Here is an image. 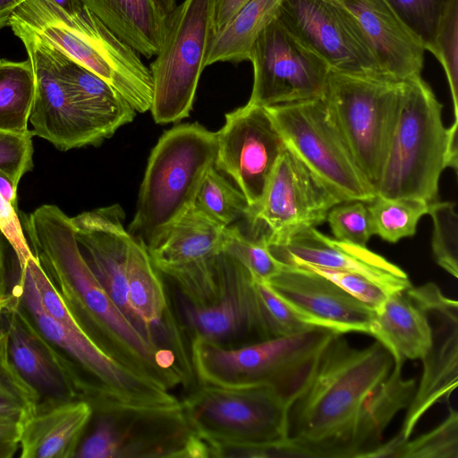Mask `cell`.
<instances>
[{"label": "cell", "mask_w": 458, "mask_h": 458, "mask_svg": "<svg viewBox=\"0 0 458 458\" xmlns=\"http://www.w3.org/2000/svg\"><path fill=\"white\" fill-rule=\"evenodd\" d=\"M125 215L114 204L71 217L80 250L94 276L127 318L154 344L150 329L131 309L125 264L131 233L123 226Z\"/></svg>", "instance_id": "44dd1931"}, {"label": "cell", "mask_w": 458, "mask_h": 458, "mask_svg": "<svg viewBox=\"0 0 458 458\" xmlns=\"http://www.w3.org/2000/svg\"><path fill=\"white\" fill-rule=\"evenodd\" d=\"M35 94V76L29 59H0V130L25 133Z\"/></svg>", "instance_id": "d6a6232c"}, {"label": "cell", "mask_w": 458, "mask_h": 458, "mask_svg": "<svg viewBox=\"0 0 458 458\" xmlns=\"http://www.w3.org/2000/svg\"><path fill=\"white\" fill-rule=\"evenodd\" d=\"M301 267L307 268L326 277L374 311L380 308L388 295L377 284L356 273L315 266H301Z\"/></svg>", "instance_id": "ee69618b"}, {"label": "cell", "mask_w": 458, "mask_h": 458, "mask_svg": "<svg viewBox=\"0 0 458 458\" xmlns=\"http://www.w3.org/2000/svg\"><path fill=\"white\" fill-rule=\"evenodd\" d=\"M0 233L11 245L19 267L33 254L24 235L16 208L0 194Z\"/></svg>", "instance_id": "f6af8a7d"}, {"label": "cell", "mask_w": 458, "mask_h": 458, "mask_svg": "<svg viewBox=\"0 0 458 458\" xmlns=\"http://www.w3.org/2000/svg\"><path fill=\"white\" fill-rule=\"evenodd\" d=\"M433 222L431 247L436 262L458 277V216L452 202L436 200L428 204Z\"/></svg>", "instance_id": "f35d334b"}, {"label": "cell", "mask_w": 458, "mask_h": 458, "mask_svg": "<svg viewBox=\"0 0 458 458\" xmlns=\"http://www.w3.org/2000/svg\"><path fill=\"white\" fill-rule=\"evenodd\" d=\"M33 133H18L0 130V174L15 187L22 176L33 167Z\"/></svg>", "instance_id": "b9f144b4"}, {"label": "cell", "mask_w": 458, "mask_h": 458, "mask_svg": "<svg viewBox=\"0 0 458 458\" xmlns=\"http://www.w3.org/2000/svg\"><path fill=\"white\" fill-rule=\"evenodd\" d=\"M368 204L373 233L391 243L414 235L420 219L428 208V203L411 198L376 196Z\"/></svg>", "instance_id": "e575fe53"}, {"label": "cell", "mask_w": 458, "mask_h": 458, "mask_svg": "<svg viewBox=\"0 0 458 458\" xmlns=\"http://www.w3.org/2000/svg\"><path fill=\"white\" fill-rule=\"evenodd\" d=\"M442 105L421 76L402 82L397 115L375 188L377 196L437 200L443 171H457L458 123L445 127Z\"/></svg>", "instance_id": "3957f363"}, {"label": "cell", "mask_w": 458, "mask_h": 458, "mask_svg": "<svg viewBox=\"0 0 458 458\" xmlns=\"http://www.w3.org/2000/svg\"><path fill=\"white\" fill-rule=\"evenodd\" d=\"M425 308L431 344L421 357L422 374L398 435L407 440L424 414L441 400L449 401L458 385V303L434 283L409 288Z\"/></svg>", "instance_id": "d6986e66"}, {"label": "cell", "mask_w": 458, "mask_h": 458, "mask_svg": "<svg viewBox=\"0 0 458 458\" xmlns=\"http://www.w3.org/2000/svg\"><path fill=\"white\" fill-rule=\"evenodd\" d=\"M403 366L394 363L390 374L368 398L350 439L348 458H366L381 444L382 435L395 415L409 406L417 382L403 377Z\"/></svg>", "instance_id": "f546056e"}, {"label": "cell", "mask_w": 458, "mask_h": 458, "mask_svg": "<svg viewBox=\"0 0 458 458\" xmlns=\"http://www.w3.org/2000/svg\"><path fill=\"white\" fill-rule=\"evenodd\" d=\"M368 458H458V412L449 408L447 417L435 428L411 440L396 435L371 451Z\"/></svg>", "instance_id": "836d02e7"}, {"label": "cell", "mask_w": 458, "mask_h": 458, "mask_svg": "<svg viewBox=\"0 0 458 458\" xmlns=\"http://www.w3.org/2000/svg\"><path fill=\"white\" fill-rule=\"evenodd\" d=\"M122 40L147 58L160 50L166 16L154 0H80Z\"/></svg>", "instance_id": "f1b7e54d"}, {"label": "cell", "mask_w": 458, "mask_h": 458, "mask_svg": "<svg viewBox=\"0 0 458 458\" xmlns=\"http://www.w3.org/2000/svg\"><path fill=\"white\" fill-rule=\"evenodd\" d=\"M22 42L35 76V94L30 115L33 135L55 148L67 151L98 146L114 133L73 100L58 76L44 40L29 30L9 25Z\"/></svg>", "instance_id": "e0dca14e"}, {"label": "cell", "mask_w": 458, "mask_h": 458, "mask_svg": "<svg viewBox=\"0 0 458 458\" xmlns=\"http://www.w3.org/2000/svg\"><path fill=\"white\" fill-rule=\"evenodd\" d=\"M344 202L287 148L270 176L259 206L246 218L268 245L282 244L298 232L325 222Z\"/></svg>", "instance_id": "9a60e30c"}, {"label": "cell", "mask_w": 458, "mask_h": 458, "mask_svg": "<svg viewBox=\"0 0 458 458\" xmlns=\"http://www.w3.org/2000/svg\"><path fill=\"white\" fill-rule=\"evenodd\" d=\"M284 0H250L221 30L215 32L205 67L217 62L249 60L261 32L278 17Z\"/></svg>", "instance_id": "1f68e13d"}, {"label": "cell", "mask_w": 458, "mask_h": 458, "mask_svg": "<svg viewBox=\"0 0 458 458\" xmlns=\"http://www.w3.org/2000/svg\"><path fill=\"white\" fill-rule=\"evenodd\" d=\"M16 291L41 335L63 351L82 384L85 399L93 406L123 403L143 407H167L180 402L170 391L123 367L106 355L81 328L70 310L54 318L43 307L28 267H19Z\"/></svg>", "instance_id": "8992f818"}, {"label": "cell", "mask_w": 458, "mask_h": 458, "mask_svg": "<svg viewBox=\"0 0 458 458\" xmlns=\"http://www.w3.org/2000/svg\"><path fill=\"white\" fill-rule=\"evenodd\" d=\"M216 268L211 302L194 305L176 293L174 309L190 339L236 348L272 338L250 271L223 250L216 255Z\"/></svg>", "instance_id": "7c38bea8"}, {"label": "cell", "mask_w": 458, "mask_h": 458, "mask_svg": "<svg viewBox=\"0 0 458 458\" xmlns=\"http://www.w3.org/2000/svg\"><path fill=\"white\" fill-rule=\"evenodd\" d=\"M128 299L137 316L153 332L162 327L173 306L161 274L145 243L131 235L125 264Z\"/></svg>", "instance_id": "4dcf8cb0"}, {"label": "cell", "mask_w": 458, "mask_h": 458, "mask_svg": "<svg viewBox=\"0 0 458 458\" xmlns=\"http://www.w3.org/2000/svg\"><path fill=\"white\" fill-rule=\"evenodd\" d=\"M23 418L15 414L0 412V445L18 444Z\"/></svg>", "instance_id": "c3c4849f"}, {"label": "cell", "mask_w": 458, "mask_h": 458, "mask_svg": "<svg viewBox=\"0 0 458 458\" xmlns=\"http://www.w3.org/2000/svg\"><path fill=\"white\" fill-rule=\"evenodd\" d=\"M431 53L445 72L453 100L454 122L458 123V4L444 20Z\"/></svg>", "instance_id": "60d3db41"}, {"label": "cell", "mask_w": 458, "mask_h": 458, "mask_svg": "<svg viewBox=\"0 0 458 458\" xmlns=\"http://www.w3.org/2000/svg\"><path fill=\"white\" fill-rule=\"evenodd\" d=\"M2 326L12 365L40 396L51 401L85 400L73 365L41 335L20 299L4 314Z\"/></svg>", "instance_id": "7402d4cb"}, {"label": "cell", "mask_w": 458, "mask_h": 458, "mask_svg": "<svg viewBox=\"0 0 458 458\" xmlns=\"http://www.w3.org/2000/svg\"><path fill=\"white\" fill-rule=\"evenodd\" d=\"M266 284L309 326L340 335L369 333L374 310L313 271L284 265Z\"/></svg>", "instance_id": "ffe728a7"}, {"label": "cell", "mask_w": 458, "mask_h": 458, "mask_svg": "<svg viewBox=\"0 0 458 458\" xmlns=\"http://www.w3.org/2000/svg\"><path fill=\"white\" fill-rule=\"evenodd\" d=\"M31 251L82 331L110 358L170 391L184 386L175 355L159 348L123 314L86 262L71 217L45 204L24 220Z\"/></svg>", "instance_id": "6da1fadb"}, {"label": "cell", "mask_w": 458, "mask_h": 458, "mask_svg": "<svg viewBox=\"0 0 458 458\" xmlns=\"http://www.w3.org/2000/svg\"><path fill=\"white\" fill-rule=\"evenodd\" d=\"M223 251L244 266L254 279L264 283L284 266L272 255L263 238L246 236L237 226L226 227Z\"/></svg>", "instance_id": "74e56055"}, {"label": "cell", "mask_w": 458, "mask_h": 458, "mask_svg": "<svg viewBox=\"0 0 458 458\" xmlns=\"http://www.w3.org/2000/svg\"><path fill=\"white\" fill-rule=\"evenodd\" d=\"M265 108L285 147L343 201L376 198L322 98Z\"/></svg>", "instance_id": "8fae6325"}, {"label": "cell", "mask_w": 458, "mask_h": 458, "mask_svg": "<svg viewBox=\"0 0 458 458\" xmlns=\"http://www.w3.org/2000/svg\"><path fill=\"white\" fill-rule=\"evenodd\" d=\"M10 24L29 30L103 80L125 61L124 42L80 0L66 7L56 0H25Z\"/></svg>", "instance_id": "4fadbf2b"}, {"label": "cell", "mask_w": 458, "mask_h": 458, "mask_svg": "<svg viewBox=\"0 0 458 458\" xmlns=\"http://www.w3.org/2000/svg\"><path fill=\"white\" fill-rule=\"evenodd\" d=\"M224 226L194 204L148 248L161 275L209 259L223 250Z\"/></svg>", "instance_id": "484cf974"}, {"label": "cell", "mask_w": 458, "mask_h": 458, "mask_svg": "<svg viewBox=\"0 0 458 458\" xmlns=\"http://www.w3.org/2000/svg\"><path fill=\"white\" fill-rule=\"evenodd\" d=\"M423 45L433 49L438 30L458 0H380Z\"/></svg>", "instance_id": "8d00e7d4"}, {"label": "cell", "mask_w": 458, "mask_h": 458, "mask_svg": "<svg viewBox=\"0 0 458 458\" xmlns=\"http://www.w3.org/2000/svg\"><path fill=\"white\" fill-rule=\"evenodd\" d=\"M334 334L288 409V440L301 457L348 458L356 420L394 361L377 341L361 349Z\"/></svg>", "instance_id": "7a4b0ae2"}, {"label": "cell", "mask_w": 458, "mask_h": 458, "mask_svg": "<svg viewBox=\"0 0 458 458\" xmlns=\"http://www.w3.org/2000/svg\"><path fill=\"white\" fill-rule=\"evenodd\" d=\"M93 413L83 399L38 404L21 425V458H75Z\"/></svg>", "instance_id": "d4e9b609"}, {"label": "cell", "mask_w": 458, "mask_h": 458, "mask_svg": "<svg viewBox=\"0 0 458 458\" xmlns=\"http://www.w3.org/2000/svg\"><path fill=\"white\" fill-rule=\"evenodd\" d=\"M402 82L330 70L322 97L374 191L393 133Z\"/></svg>", "instance_id": "ba28073f"}, {"label": "cell", "mask_w": 458, "mask_h": 458, "mask_svg": "<svg viewBox=\"0 0 458 458\" xmlns=\"http://www.w3.org/2000/svg\"><path fill=\"white\" fill-rule=\"evenodd\" d=\"M278 19L330 70L389 80L357 21L338 2L284 0Z\"/></svg>", "instance_id": "2e32d148"}, {"label": "cell", "mask_w": 458, "mask_h": 458, "mask_svg": "<svg viewBox=\"0 0 458 458\" xmlns=\"http://www.w3.org/2000/svg\"><path fill=\"white\" fill-rule=\"evenodd\" d=\"M17 187L4 175L0 174V194L16 208Z\"/></svg>", "instance_id": "f907efd6"}, {"label": "cell", "mask_w": 458, "mask_h": 458, "mask_svg": "<svg viewBox=\"0 0 458 458\" xmlns=\"http://www.w3.org/2000/svg\"><path fill=\"white\" fill-rule=\"evenodd\" d=\"M334 334L314 327L236 348L194 337L191 340V363L199 384L228 388L266 386L274 388L290 406Z\"/></svg>", "instance_id": "277c9868"}, {"label": "cell", "mask_w": 458, "mask_h": 458, "mask_svg": "<svg viewBox=\"0 0 458 458\" xmlns=\"http://www.w3.org/2000/svg\"><path fill=\"white\" fill-rule=\"evenodd\" d=\"M4 239L0 233V332L4 329L2 326L4 314L19 301L16 283L12 284L9 277Z\"/></svg>", "instance_id": "bcb514c9"}, {"label": "cell", "mask_w": 458, "mask_h": 458, "mask_svg": "<svg viewBox=\"0 0 458 458\" xmlns=\"http://www.w3.org/2000/svg\"><path fill=\"white\" fill-rule=\"evenodd\" d=\"M25 0H0V30L9 26V19L15 10Z\"/></svg>", "instance_id": "681fc988"}, {"label": "cell", "mask_w": 458, "mask_h": 458, "mask_svg": "<svg viewBox=\"0 0 458 458\" xmlns=\"http://www.w3.org/2000/svg\"><path fill=\"white\" fill-rule=\"evenodd\" d=\"M216 151V132L197 123L165 131L148 161L131 235L148 248L189 209Z\"/></svg>", "instance_id": "5b68a950"}, {"label": "cell", "mask_w": 458, "mask_h": 458, "mask_svg": "<svg viewBox=\"0 0 458 458\" xmlns=\"http://www.w3.org/2000/svg\"><path fill=\"white\" fill-rule=\"evenodd\" d=\"M250 0H215L213 30H221Z\"/></svg>", "instance_id": "7dc6e473"}, {"label": "cell", "mask_w": 458, "mask_h": 458, "mask_svg": "<svg viewBox=\"0 0 458 458\" xmlns=\"http://www.w3.org/2000/svg\"><path fill=\"white\" fill-rule=\"evenodd\" d=\"M155 3L158 5L164 14L167 17V15L174 9L176 6V0H154Z\"/></svg>", "instance_id": "f5cc1de1"}, {"label": "cell", "mask_w": 458, "mask_h": 458, "mask_svg": "<svg viewBox=\"0 0 458 458\" xmlns=\"http://www.w3.org/2000/svg\"><path fill=\"white\" fill-rule=\"evenodd\" d=\"M253 85L248 104L270 106L320 98L330 68L326 61L275 19L254 43Z\"/></svg>", "instance_id": "5bb4252c"}, {"label": "cell", "mask_w": 458, "mask_h": 458, "mask_svg": "<svg viewBox=\"0 0 458 458\" xmlns=\"http://www.w3.org/2000/svg\"><path fill=\"white\" fill-rule=\"evenodd\" d=\"M44 42L58 76L85 112L113 133L134 119L137 112L112 86L46 40Z\"/></svg>", "instance_id": "83f0119b"}, {"label": "cell", "mask_w": 458, "mask_h": 458, "mask_svg": "<svg viewBox=\"0 0 458 458\" xmlns=\"http://www.w3.org/2000/svg\"><path fill=\"white\" fill-rule=\"evenodd\" d=\"M19 449L18 444L0 445V458H11Z\"/></svg>", "instance_id": "816d5d0a"}, {"label": "cell", "mask_w": 458, "mask_h": 458, "mask_svg": "<svg viewBox=\"0 0 458 458\" xmlns=\"http://www.w3.org/2000/svg\"><path fill=\"white\" fill-rule=\"evenodd\" d=\"M335 2L355 18L389 80L402 82L421 76L425 47L386 8L363 0Z\"/></svg>", "instance_id": "cb8c5ba5"}, {"label": "cell", "mask_w": 458, "mask_h": 458, "mask_svg": "<svg viewBox=\"0 0 458 458\" xmlns=\"http://www.w3.org/2000/svg\"><path fill=\"white\" fill-rule=\"evenodd\" d=\"M215 0H183L167 15L165 38L149 71L150 110L157 123H177L190 115L214 34Z\"/></svg>", "instance_id": "9c48e42d"}, {"label": "cell", "mask_w": 458, "mask_h": 458, "mask_svg": "<svg viewBox=\"0 0 458 458\" xmlns=\"http://www.w3.org/2000/svg\"><path fill=\"white\" fill-rule=\"evenodd\" d=\"M194 205L224 226H230L242 217L247 218L250 213L242 192L222 176L215 165L204 175Z\"/></svg>", "instance_id": "d590c367"}, {"label": "cell", "mask_w": 458, "mask_h": 458, "mask_svg": "<svg viewBox=\"0 0 458 458\" xmlns=\"http://www.w3.org/2000/svg\"><path fill=\"white\" fill-rule=\"evenodd\" d=\"M93 413L75 458H208L181 403L167 407L123 403L92 406Z\"/></svg>", "instance_id": "52a82bcc"}, {"label": "cell", "mask_w": 458, "mask_h": 458, "mask_svg": "<svg viewBox=\"0 0 458 458\" xmlns=\"http://www.w3.org/2000/svg\"><path fill=\"white\" fill-rule=\"evenodd\" d=\"M366 202L344 201L334 206L327 221L336 240L366 246L373 233Z\"/></svg>", "instance_id": "ab89813d"}, {"label": "cell", "mask_w": 458, "mask_h": 458, "mask_svg": "<svg viewBox=\"0 0 458 458\" xmlns=\"http://www.w3.org/2000/svg\"><path fill=\"white\" fill-rule=\"evenodd\" d=\"M327 1H344V0H327ZM363 1H366L368 3H370L376 6H378V7H385L386 6L383 4V3L380 1V0H363Z\"/></svg>", "instance_id": "db71d44e"}, {"label": "cell", "mask_w": 458, "mask_h": 458, "mask_svg": "<svg viewBox=\"0 0 458 458\" xmlns=\"http://www.w3.org/2000/svg\"><path fill=\"white\" fill-rule=\"evenodd\" d=\"M272 255L285 266H315L361 275L387 294L411 286L408 275L398 266L366 246L328 237L316 227L305 228L282 244L268 245Z\"/></svg>", "instance_id": "603a6c76"}, {"label": "cell", "mask_w": 458, "mask_h": 458, "mask_svg": "<svg viewBox=\"0 0 458 458\" xmlns=\"http://www.w3.org/2000/svg\"><path fill=\"white\" fill-rule=\"evenodd\" d=\"M216 138L215 167L234 181L250 212L260 203L276 165L286 148L283 138L267 109L248 103L225 114Z\"/></svg>", "instance_id": "ac0fdd59"}, {"label": "cell", "mask_w": 458, "mask_h": 458, "mask_svg": "<svg viewBox=\"0 0 458 458\" xmlns=\"http://www.w3.org/2000/svg\"><path fill=\"white\" fill-rule=\"evenodd\" d=\"M409 288L387 295L374 311L369 333L391 353L394 363L420 360L431 344L427 311Z\"/></svg>", "instance_id": "4316f807"}, {"label": "cell", "mask_w": 458, "mask_h": 458, "mask_svg": "<svg viewBox=\"0 0 458 458\" xmlns=\"http://www.w3.org/2000/svg\"><path fill=\"white\" fill-rule=\"evenodd\" d=\"M180 403L192 429L207 443L266 445L288 438L289 405L269 386L198 383Z\"/></svg>", "instance_id": "30bf717a"}, {"label": "cell", "mask_w": 458, "mask_h": 458, "mask_svg": "<svg viewBox=\"0 0 458 458\" xmlns=\"http://www.w3.org/2000/svg\"><path fill=\"white\" fill-rule=\"evenodd\" d=\"M254 284L272 337L291 335L314 327L301 321L267 284L256 279Z\"/></svg>", "instance_id": "7bdbcfd3"}]
</instances>
